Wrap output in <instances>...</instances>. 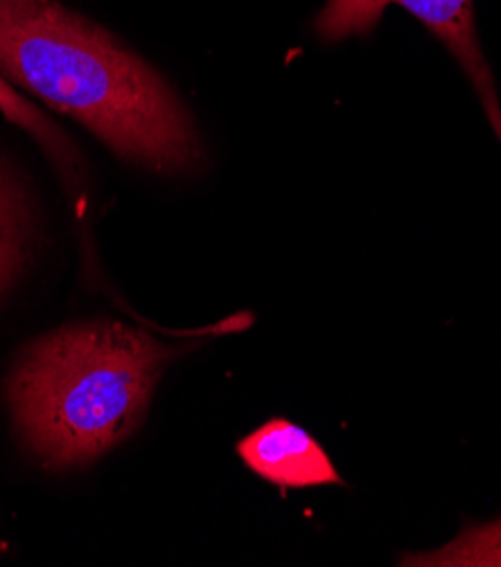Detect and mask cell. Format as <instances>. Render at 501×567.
<instances>
[{
	"label": "cell",
	"mask_w": 501,
	"mask_h": 567,
	"mask_svg": "<svg viewBox=\"0 0 501 567\" xmlns=\"http://www.w3.org/2000/svg\"><path fill=\"white\" fill-rule=\"evenodd\" d=\"M0 78L75 118L132 165L195 175L206 163L170 84L58 0H0Z\"/></svg>",
	"instance_id": "cell-1"
},
{
	"label": "cell",
	"mask_w": 501,
	"mask_h": 567,
	"mask_svg": "<svg viewBox=\"0 0 501 567\" xmlns=\"http://www.w3.org/2000/svg\"><path fill=\"white\" fill-rule=\"evenodd\" d=\"M190 349L121 321L50 332L8 380L17 430L52 471L91 464L140 427L160 373Z\"/></svg>",
	"instance_id": "cell-2"
},
{
	"label": "cell",
	"mask_w": 501,
	"mask_h": 567,
	"mask_svg": "<svg viewBox=\"0 0 501 567\" xmlns=\"http://www.w3.org/2000/svg\"><path fill=\"white\" fill-rule=\"evenodd\" d=\"M238 455L253 475L285 491L344 484L321 443L288 419H271L247 434Z\"/></svg>",
	"instance_id": "cell-3"
},
{
	"label": "cell",
	"mask_w": 501,
	"mask_h": 567,
	"mask_svg": "<svg viewBox=\"0 0 501 567\" xmlns=\"http://www.w3.org/2000/svg\"><path fill=\"white\" fill-rule=\"evenodd\" d=\"M32 226V208L23 184L0 163V295L8 290L28 256Z\"/></svg>",
	"instance_id": "cell-4"
},
{
	"label": "cell",
	"mask_w": 501,
	"mask_h": 567,
	"mask_svg": "<svg viewBox=\"0 0 501 567\" xmlns=\"http://www.w3.org/2000/svg\"><path fill=\"white\" fill-rule=\"evenodd\" d=\"M0 113H3L10 123L25 130L36 143H41L48 156L58 163L60 173L66 177V182L73 184L77 179L80 161L73 141H69V136L62 134L60 127L52 121H48L36 106L21 97L6 78H0Z\"/></svg>",
	"instance_id": "cell-5"
},
{
	"label": "cell",
	"mask_w": 501,
	"mask_h": 567,
	"mask_svg": "<svg viewBox=\"0 0 501 567\" xmlns=\"http://www.w3.org/2000/svg\"><path fill=\"white\" fill-rule=\"evenodd\" d=\"M373 28L368 0H325V8L314 19V30L323 41H342Z\"/></svg>",
	"instance_id": "cell-6"
},
{
	"label": "cell",
	"mask_w": 501,
	"mask_h": 567,
	"mask_svg": "<svg viewBox=\"0 0 501 567\" xmlns=\"http://www.w3.org/2000/svg\"><path fill=\"white\" fill-rule=\"evenodd\" d=\"M0 551H6V543L3 540H0Z\"/></svg>",
	"instance_id": "cell-7"
}]
</instances>
